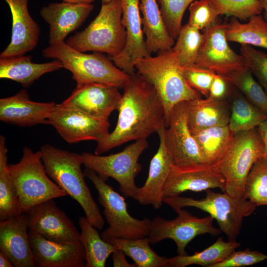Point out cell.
Listing matches in <instances>:
<instances>
[{
  "label": "cell",
  "instance_id": "obj_1",
  "mask_svg": "<svg viewBox=\"0 0 267 267\" xmlns=\"http://www.w3.org/2000/svg\"><path fill=\"white\" fill-rule=\"evenodd\" d=\"M123 89L116 127L97 141L96 155L132 140L146 139L165 126L162 100L153 86L140 74L136 72L130 75Z\"/></svg>",
  "mask_w": 267,
  "mask_h": 267
},
{
  "label": "cell",
  "instance_id": "obj_2",
  "mask_svg": "<svg viewBox=\"0 0 267 267\" xmlns=\"http://www.w3.org/2000/svg\"><path fill=\"white\" fill-rule=\"evenodd\" d=\"M40 150L47 175L79 204L89 222L98 230H102L104 218L86 182L81 154L49 144L42 146Z\"/></svg>",
  "mask_w": 267,
  "mask_h": 267
},
{
  "label": "cell",
  "instance_id": "obj_3",
  "mask_svg": "<svg viewBox=\"0 0 267 267\" xmlns=\"http://www.w3.org/2000/svg\"><path fill=\"white\" fill-rule=\"evenodd\" d=\"M135 68L160 96L165 111L166 127L176 105L200 97L199 92L187 84L178 57L172 48L159 51L155 56L140 59Z\"/></svg>",
  "mask_w": 267,
  "mask_h": 267
},
{
  "label": "cell",
  "instance_id": "obj_4",
  "mask_svg": "<svg viewBox=\"0 0 267 267\" xmlns=\"http://www.w3.org/2000/svg\"><path fill=\"white\" fill-rule=\"evenodd\" d=\"M42 54L46 58L60 60L63 68L72 73L77 85L97 83L123 88L130 78V75L100 52L85 53L65 42L50 45L42 50Z\"/></svg>",
  "mask_w": 267,
  "mask_h": 267
},
{
  "label": "cell",
  "instance_id": "obj_5",
  "mask_svg": "<svg viewBox=\"0 0 267 267\" xmlns=\"http://www.w3.org/2000/svg\"><path fill=\"white\" fill-rule=\"evenodd\" d=\"M8 169L18 198L19 214L27 213L44 201L67 195L47 175L40 150L34 152L24 147L19 162L8 165Z\"/></svg>",
  "mask_w": 267,
  "mask_h": 267
},
{
  "label": "cell",
  "instance_id": "obj_6",
  "mask_svg": "<svg viewBox=\"0 0 267 267\" xmlns=\"http://www.w3.org/2000/svg\"><path fill=\"white\" fill-rule=\"evenodd\" d=\"M265 156L264 146L257 127L234 134L228 147L212 167L224 178V192L244 198L247 177L254 164Z\"/></svg>",
  "mask_w": 267,
  "mask_h": 267
},
{
  "label": "cell",
  "instance_id": "obj_7",
  "mask_svg": "<svg viewBox=\"0 0 267 267\" xmlns=\"http://www.w3.org/2000/svg\"><path fill=\"white\" fill-rule=\"evenodd\" d=\"M120 0L102 4L98 15L84 30L70 37L66 43L85 52L106 53L110 56L119 54L126 44V32L122 20Z\"/></svg>",
  "mask_w": 267,
  "mask_h": 267
},
{
  "label": "cell",
  "instance_id": "obj_8",
  "mask_svg": "<svg viewBox=\"0 0 267 267\" xmlns=\"http://www.w3.org/2000/svg\"><path fill=\"white\" fill-rule=\"evenodd\" d=\"M84 173L98 192V202L103 207L102 215L109 225L100 234L103 240L107 241L114 238L134 239L149 236L150 220H138L131 216L123 196L94 171L85 168Z\"/></svg>",
  "mask_w": 267,
  "mask_h": 267
},
{
  "label": "cell",
  "instance_id": "obj_9",
  "mask_svg": "<svg viewBox=\"0 0 267 267\" xmlns=\"http://www.w3.org/2000/svg\"><path fill=\"white\" fill-rule=\"evenodd\" d=\"M205 191V197L201 200L179 195L165 198L163 202L176 212L183 207H193L209 213L228 240L236 241L244 218L251 215L256 206L247 199L235 198L224 192H216L211 189Z\"/></svg>",
  "mask_w": 267,
  "mask_h": 267
},
{
  "label": "cell",
  "instance_id": "obj_10",
  "mask_svg": "<svg viewBox=\"0 0 267 267\" xmlns=\"http://www.w3.org/2000/svg\"><path fill=\"white\" fill-rule=\"evenodd\" d=\"M148 147L147 139L136 140L122 151L106 156L82 153L83 165L94 171L105 181L109 178L119 184L120 191L126 197L134 198L139 187L135 178L141 170L138 159Z\"/></svg>",
  "mask_w": 267,
  "mask_h": 267
},
{
  "label": "cell",
  "instance_id": "obj_11",
  "mask_svg": "<svg viewBox=\"0 0 267 267\" xmlns=\"http://www.w3.org/2000/svg\"><path fill=\"white\" fill-rule=\"evenodd\" d=\"M178 216L173 220L155 217L151 221L148 238L151 244L166 239L175 242L179 255H186V247L196 236L206 233L218 236L222 233L220 228L213 224L214 218L210 215L198 218L182 209L176 211Z\"/></svg>",
  "mask_w": 267,
  "mask_h": 267
},
{
  "label": "cell",
  "instance_id": "obj_12",
  "mask_svg": "<svg viewBox=\"0 0 267 267\" xmlns=\"http://www.w3.org/2000/svg\"><path fill=\"white\" fill-rule=\"evenodd\" d=\"M48 124L69 143L89 140L97 142L109 133L110 126L108 119L93 117L62 103L56 104Z\"/></svg>",
  "mask_w": 267,
  "mask_h": 267
},
{
  "label": "cell",
  "instance_id": "obj_13",
  "mask_svg": "<svg viewBox=\"0 0 267 267\" xmlns=\"http://www.w3.org/2000/svg\"><path fill=\"white\" fill-rule=\"evenodd\" d=\"M225 29L226 23L217 21L204 29L195 65L222 75L247 67L242 55L235 53L228 44Z\"/></svg>",
  "mask_w": 267,
  "mask_h": 267
},
{
  "label": "cell",
  "instance_id": "obj_14",
  "mask_svg": "<svg viewBox=\"0 0 267 267\" xmlns=\"http://www.w3.org/2000/svg\"><path fill=\"white\" fill-rule=\"evenodd\" d=\"M163 134L174 165L206 164L188 126L187 101L181 102L174 107L167 127L163 128Z\"/></svg>",
  "mask_w": 267,
  "mask_h": 267
},
{
  "label": "cell",
  "instance_id": "obj_15",
  "mask_svg": "<svg viewBox=\"0 0 267 267\" xmlns=\"http://www.w3.org/2000/svg\"><path fill=\"white\" fill-rule=\"evenodd\" d=\"M27 214L29 233H38L60 243L82 241L81 233L53 199L36 205Z\"/></svg>",
  "mask_w": 267,
  "mask_h": 267
},
{
  "label": "cell",
  "instance_id": "obj_16",
  "mask_svg": "<svg viewBox=\"0 0 267 267\" xmlns=\"http://www.w3.org/2000/svg\"><path fill=\"white\" fill-rule=\"evenodd\" d=\"M122 20L126 32V44L124 49L110 59L120 69L131 75L135 72L136 62L150 56L144 38L142 18L138 0H120Z\"/></svg>",
  "mask_w": 267,
  "mask_h": 267
},
{
  "label": "cell",
  "instance_id": "obj_17",
  "mask_svg": "<svg viewBox=\"0 0 267 267\" xmlns=\"http://www.w3.org/2000/svg\"><path fill=\"white\" fill-rule=\"evenodd\" d=\"M224 177L207 164L173 165L164 189V197L180 195L186 191L199 192L219 188L223 192Z\"/></svg>",
  "mask_w": 267,
  "mask_h": 267
},
{
  "label": "cell",
  "instance_id": "obj_18",
  "mask_svg": "<svg viewBox=\"0 0 267 267\" xmlns=\"http://www.w3.org/2000/svg\"><path fill=\"white\" fill-rule=\"evenodd\" d=\"M115 86L91 83L77 85L71 95L62 103L93 117L108 119L117 110L122 96Z\"/></svg>",
  "mask_w": 267,
  "mask_h": 267
},
{
  "label": "cell",
  "instance_id": "obj_19",
  "mask_svg": "<svg viewBox=\"0 0 267 267\" xmlns=\"http://www.w3.org/2000/svg\"><path fill=\"white\" fill-rule=\"evenodd\" d=\"M29 237L36 267H86L82 241L57 243L35 233H29Z\"/></svg>",
  "mask_w": 267,
  "mask_h": 267
},
{
  "label": "cell",
  "instance_id": "obj_20",
  "mask_svg": "<svg viewBox=\"0 0 267 267\" xmlns=\"http://www.w3.org/2000/svg\"><path fill=\"white\" fill-rule=\"evenodd\" d=\"M28 225L27 213L0 221V252L15 267H36L29 241Z\"/></svg>",
  "mask_w": 267,
  "mask_h": 267
},
{
  "label": "cell",
  "instance_id": "obj_21",
  "mask_svg": "<svg viewBox=\"0 0 267 267\" xmlns=\"http://www.w3.org/2000/svg\"><path fill=\"white\" fill-rule=\"evenodd\" d=\"M12 15V32L9 44L0 53V58L24 55L38 44L40 29L28 9V0H4Z\"/></svg>",
  "mask_w": 267,
  "mask_h": 267
},
{
  "label": "cell",
  "instance_id": "obj_22",
  "mask_svg": "<svg viewBox=\"0 0 267 267\" xmlns=\"http://www.w3.org/2000/svg\"><path fill=\"white\" fill-rule=\"evenodd\" d=\"M54 102H40L31 100L25 89L0 99V120L21 127L48 124L53 111Z\"/></svg>",
  "mask_w": 267,
  "mask_h": 267
},
{
  "label": "cell",
  "instance_id": "obj_23",
  "mask_svg": "<svg viewBox=\"0 0 267 267\" xmlns=\"http://www.w3.org/2000/svg\"><path fill=\"white\" fill-rule=\"evenodd\" d=\"M164 126L158 132L160 142L158 149L152 157L147 178L144 185L138 187L134 199L142 205H151L159 209L164 203V189L174 165L163 134Z\"/></svg>",
  "mask_w": 267,
  "mask_h": 267
},
{
  "label": "cell",
  "instance_id": "obj_24",
  "mask_svg": "<svg viewBox=\"0 0 267 267\" xmlns=\"http://www.w3.org/2000/svg\"><path fill=\"white\" fill-rule=\"evenodd\" d=\"M93 8L92 4L63 1L51 3L43 7L40 14L49 25V44L64 42L67 35L82 25Z\"/></svg>",
  "mask_w": 267,
  "mask_h": 267
},
{
  "label": "cell",
  "instance_id": "obj_25",
  "mask_svg": "<svg viewBox=\"0 0 267 267\" xmlns=\"http://www.w3.org/2000/svg\"><path fill=\"white\" fill-rule=\"evenodd\" d=\"M187 103L188 124L192 134L205 128L228 125L230 116L229 100L199 97Z\"/></svg>",
  "mask_w": 267,
  "mask_h": 267
},
{
  "label": "cell",
  "instance_id": "obj_26",
  "mask_svg": "<svg viewBox=\"0 0 267 267\" xmlns=\"http://www.w3.org/2000/svg\"><path fill=\"white\" fill-rule=\"evenodd\" d=\"M142 28L149 53L171 49L174 39L164 23L157 0H138Z\"/></svg>",
  "mask_w": 267,
  "mask_h": 267
},
{
  "label": "cell",
  "instance_id": "obj_27",
  "mask_svg": "<svg viewBox=\"0 0 267 267\" xmlns=\"http://www.w3.org/2000/svg\"><path fill=\"white\" fill-rule=\"evenodd\" d=\"M30 56L0 58V78L11 80L28 87L43 75L63 68L57 59L44 63L32 62Z\"/></svg>",
  "mask_w": 267,
  "mask_h": 267
},
{
  "label": "cell",
  "instance_id": "obj_28",
  "mask_svg": "<svg viewBox=\"0 0 267 267\" xmlns=\"http://www.w3.org/2000/svg\"><path fill=\"white\" fill-rule=\"evenodd\" d=\"M229 100L230 116L228 126L234 134L258 127L267 117L233 86Z\"/></svg>",
  "mask_w": 267,
  "mask_h": 267
},
{
  "label": "cell",
  "instance_id": "obj_29",
  "mask_svg": "<svg viewBox=\"0 0 267 267\" xmlns=\"http://www.w3.org/2000/svg\"><path fill=\"white\" fill-rule=\"evenodd\" d=\"M225 33L229 42L267 49V22L261 14L252 16L244 23L232 17L226 23Z\"/></svg>",
  "mask_w": 267,
  "mask_h": 267
},
{
  "label": "cell",
  "instance_id": "obj_30",
  "mask_svg": "<svg viewBox=\"0 0 267 267\" xmlns=\"http://www.w3.org/2000/svg\"><path fill=\"white\" fill-rule=\"evenodd\" d=\"M78 222L86 254V267H105L107 259L117 248L103 240L97 229L86 216L80 217Z\"/></svg>",
  "mask_w": 267,
  "mask_h": 267
},
{
  "label": "cell",
  "instance_id": "obj_31",
  "mask_svg": "<svg viewBox=\"0 0 267 267\" xmlns=\"http://www.w3.org/2000/svg\"><path fill=\"white\" fill-rule=\"evenodd\" d=\"M240 246L236 240L225 241L222 237H219L215 243L201 252L168 258L169 267H185L191 265L212 267L224 260Z\"/></svg>",
  "mask_w": 267,
  "mask_h": 267
},
{
  "label": "cell",
  "instance_id": "obj_32",
  "mask_svg": "<svg viewBox=\"0 0 267 267\" xmlns=\"http://www.w3.org/2000/svg\"><path fill=\"white\" fill-rule=\"evenodd\" d=\"M192 134L206 164L211 166L223 154L234 134L228 125L205 128Z\"/></svg>",
  "mask_w": 267,
  "mask_h": 267
},
{
  "label": "cell",
  "instance_id": "obj_33",
  "mask_svg": "<svg viewBox=\"0 0 267 267\" xmlns=\"http://www.w3.org/2000/svg\"><path fill=\"white\" fill-rule=\"evenodd\" d=\"M107 242L123 251L137 267H169L168 258L153 250L148 237L134 239L114 238Z\"/></svg>",
  "mask_w": 267,
  "mask_h": 267
},
{
  "label": "cell",
  "instance_id": "obj_34",
  "mask_svg": "<svg viewBox=\"0 0 267 267\" xmlns=\"http://www.w3.org/2000/svg\"><path fill=\"white\" fill-rule=\"evenodd\" d=\"M19 215L18 198L7 163L5 137L0 135V221Z\"/></svg>",
  "mask_w": 267,
  "mask_h": 267
},
{
  "label": "cell",
  "instance_id": "obj_35",
  "mask_svg": "<svg viewBox=\"0 0 267 267\" xmlns=\"http://www.w3.org/2000/svg\"><path fill=\"white\" fill-rule=\"evenodd\" d=\"M252 74L251 70L246 67L223 76L250 102L267 116V94Z\"/></svg>",
  "mask_w": 267,
  "mask_h": 267
},
{
  "label": "cell",
  "instance_id": "obj_36",
  "mask_svg": "<svg viewBox=\"0 0 267 267\" xmlns=\"http://www.w3.org/2000/svg\"><path fill=\"white\" fill-rule=\"evenodd\" d=\"M203 38L200 30L189 24L181 26L172 49L178 55L183 68L195 65Z\"/></svg>",
  "mask_w": 267,
  "mask_h": 267
},
{
  "label": "cell",
  "instance_id": "obj_37",
  "mask_svg": "<svg viewBox=\"0 0 267 267\" xmlns=\"http://www.w3.org/2000/svg\"><path fill=\"white\" fill-rule=\"evenodd\" d=\"M244 198L256 207L267 206V159L263 156L254 164L247 177Z\"/></svg>",
  "mask_w": 267,
  "mask_h": 267
},
{
  "label": "cell",
  "instance_id": "obj_38",
  "mask_svg": "<svg viewBox=\"0 0 267 267\" xmlns=\"http://www.w3.org/2000/svg\"><path fill=\"white\" fill-rule=\"evenodd\" d=\"M220 15L247 21L251 17L261 14L263 7L259 0H209Z\"/></svg>",
  "mask_w": 267,
  "mask_h": 267
},
{
  "label": "cell",
  "instance_id": "obj_39",
  "mask_svg": "<svg viewBox=\"0 0 267 267\" xmlns=\"http://www.w3.org/2000/svg\"><path fill=\"white\" fill-rule=\"evenodd\" d=\"M165 26L170 34L177 39L181 27L185 11L195 0H157Z\"/></svg>",
  "mask_w": 267,
  "mask_h": 267
},
{
  "label": "cell",
  "instance_id": "obj_40",
  "mask_svg": "<svg viewBox=\"0 0 267 267\" xmlns=\"http://www.w3.org/2000/svg\"><path fill=\"white\" fill-rule=\"evenodd\" d=\"M188 24L199 30H204L214 23L220 15L209 0H195L189 6Z\"/></svg>",
  "mask_w": 267,
  "mask_h": 267
},
{
  "label": "cell",
  "instance_id": "obj_41",
  "mask_svg": "<svg viewBox=\"0 0 267 267\" xmlns=\"http://www.w3.org/2000/svg\"><path fill=\"white\" fill-rule=\"evenodd\" d=\"M240 53L246 66L257 78L267 94V54L248 44H241Z\"/></svg>",
  "mask_w": 267,
  "mask_h": 267
},
{
  "label": "cell",
  "instance_id": "obj_42",
  "mask_svg": "<svg viewBox=\"0 0 267 267\" xmlns=\"http://www.w3.org/2000/svg\"><path fill=\"white\" fill-rule=\"evenodd\" d=\"M185 79L189 86L199 93L209 96L210 88L216 74L195 65L183 68Z\"/></svg>",
  "mask_w": 267,
  "mask_h": 267
},
{
  "label": "cell",
  "instance_id": "obj_43",
  "mask_svg": "<svg viewBox=\"0 0 267 267\" xmlns=\"http://www.w3.org/2000/svg\"><path fill=\"white\" fill-rule=\"evenodd\" d=\"M267 260V255L249 248L233 251L222 261L212 267H242L252 266Z\"/></svg>",
  "mask_w": 267,
  "mask_h": 267
},
{
  "label": "cell",
  "instance_id": "obj_44",
  "mask_svg": "<svg viewBox=\"0 0 267 267\" xmlns=\"http://www.w3.org/2000/svg\"><path fill=\"white\" fill-rule=\"evenodd\" d=\"M233 85L223 76L216 74L208 97L218 100H229Z\"/></svg>",
  "mask_w": 267,
  "mask_h": 267
},
{
  "label": "cell",
  "instance_id": "obj_45",
  "mask_svg": "<svg viewBox=\"0 0 267 267\" xmlns=\"http://www.w3.org/2000/svg\"><path fill=\"white\" fill-rule=\"evenodd\" d=\"M125 255L123 251L117 248L112 254L113 266L114 267H136L135 264H130L127 261Z\"/></svg>",
  "mask_w": 267,
  "mask_h": 267
},
{
  "label": "cell",
  "instance_id": "obj_46",
  "mask_svg": "<svg viewBox=\"0 0 267 267\" xmlns=\"http://www.w3.org/2000/svg\"><path fill=\"white\" fill-rule=\"evenodd\" d=\"M257 128L263 142L265 157L267 159V117Z\"/></svg>",
  "mask_w": 267,
  "mask_h": 267
},
{
  "label": "cell",
  "instance_id": "obj_47",
  "mask_svg": "<svg viewBox=\"0 0 267 267\" xmlns=\"http://www.w3.org/2000/svg\"><path fill=\"white\" fill-rule=\"evenodd\" d=\"M10 260L2 252H0V267H13Z\"/></svg>",
  "mask_w": 267,
  "mask_h": 267
},
{
  "label": "cell",
  "instance_id": "obj_48",
  "mask_svg": "<svg viewBox=\"0 0 267 267\" xmlns=\"http://www.w3.org/2000/svg\"><path fill=\"white\" fill-rule=\"evenodd\" d=\"M63 2L76 4H91L94 0H62Z\"/></svg>",
  "mask_w": 267,
  "mask_h": 267
},
{
  "label": "cell",
  "instance_id": "obj_49",
  "mask_svg": "<svg viewBox=\"0 0 267 267\" xmlns=\"http://www.w3.org/2000/svg\"><path fill=\"white\" fill-rule=\"evenodd\" d=\"M263 7V17L267 22V0H259Z\"/></svg>",
  "mask_w": 267,
  "mask_h": 267
},
{
  "label": "cell",
  "instance_id": "obj_50",
  "mask_svg": "<svg viewBox=\"0 0 267 267\" xmlns=\"http://www.w3.org/2000/svg\"><path fill=\"white\" fill-rule=\"evenodd\" d=\"M113 0H101L102 4H106L110 2Z\"/></svg>",
  "mask_w": 267,
  "mask_h": 267
}]
</instances>
